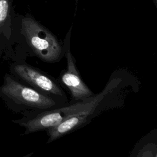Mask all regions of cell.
<instances>
[{
	"label": "cell",
	"mask_w": 157,
	"mask_h": 157,
	"mask_svg": "<svg viewBox=\"0 0 157 157\" xmlns=\"http://www.w3.org/2000/svg\"><path fill=\"white\" fill-rule=\"evenodd\" d=\"M20 32L33 53L47 63L59 61L64 56L63 43L29 15L21 20Z\"/></svg>",
	"instance_id": "cell-1"
},
{
	"label": "cell",
	"mask_w": 157,
	"mask_h": 157,
	"mask_svg": "<svg viewBox=\"0 0 157 157\" xmlns=\"http://www.w3.org/2000/svg\"><path fill=\"white\" fill-rule=\"evenodd\" d=\"M121 78H111L104 90L99 94L94 96L93 99L88 106L79 112L71 115L57 126L47 129L48 136L47 143L54 141L75 130L86 125L100 111L104 110L107 105L108 101L114 96L115 91L121 83Z\"/></svg>",
	"instance_id": "cell-2"
},
{
	"label": "cell",
	"mask_w": 157,
	"mask_h": 157,
	"mask_svg": "<svg viewBox=\"0 0 157 157\" xmlns=\"http://www.w3.org/2000/svg\"><path fill=\"white\" fill-rule=\"evenodd\" d=\"M1 92L14 102L31 108L45 110L55 108L56 102L51 96L17 82L6 75Z\"/></svg>",
	"instance_id": "cell-3"
},
{
	"label": "cell",
	"mask_w": 157,
	"mask_h": 157,
	"mask_svg": "<svg viewBox=\"0 0 157 157\" xmlns=\"http://www.w3.org/2000/svg\"><path fill=\"white\" fill-rule=\"evenodd\" d=\"M94 96L83 101H75L67 106L42 110L31 118L23 121L21 124L26 128V134L47 130L55 127L71 115L90 104Z\"/></svg>",
	"instance_id": "cell-4"
},
{
	"label": "cell",
	"mask_w": 157,
	"mask_h": 157,
	"mask_svg": "<svg viewBox=\"0 0 157 157\" xmlns=\"http://www.w3.org/2000/svg\"><path fill=\"white\" fill-rule=\"evenodd\" d=\"M72 28V26H71L64 39L63 46L67 66L66 69L61 75V80L70 91L72 98L75 101H80L91 98L94 94L82 79L76 66L75 59L71 52L70 40Z\"/></svg>",
	"instance_id": "cell-5"
},
{
	"label": "cell",
	"mask_w": 157,
	"mask_h": 157,
	"mask_svg": "<svg viewBox=\"0 0 157 157\" xmlns=\"http://www.w3.org/2000/svg\"><path fill=\"white\" fill-rule=\"evenodd\" d=\"M13 69L18 76L37 91L51 97H66L58 82L45 72L26 64H15Z\"/></svg>",
	"instance_id": "cell-6"
},
{
	"label": "cell",
	"mask_w": 157,
	"mask_h": 157,
	"mask_svg": "<svg viewBox=\"0 0 157 157\" xmlns=\"http://www.w3.org/2000/svg\"><path fill=\"white\" fill-rule=\"evenodd\" d=\"M9 13V0H0V25L7 20Z\"/></svg>",
	"instance_id": "cell-7"
},
{
	"label": "cell",
	"mask_w": 157,
	"mask_h": 157,
	"mask_svg": "<svg viewBox=\"0 0 157 157\" xmlns=\"http://www.w3.org/2000/svg\"><path fill=\"white\" fill-rule=\"evenodd\" d=\"M137 157H156V153H155V155H153L152 150L143 149L142 151L139 152Z\"/></svg>",
	"instance_id": "cell-8"
},
{
	"label": "cell",
	"mask_w": 157,
	"mask_h": 157,
	"mask_svg": "<svg viewBox=\"0 0 157 157\" xmlns=\"http://www.w3.org/2000/svg\"><path fill=\"white\" fill-rule=\"evenodd\" d=\"M153 1H154L155 4V5H156V0H153Z\"/></svg>",
	"instance_id": "cell-9"
},
{
	"label": "cell",
	"mask_w": 157,
	"mask_h": 157,
	"mask_svg": "<svg viewBox=\"0 0 157 157\" xmlns=\"http://www.w3.org/2000/svg\"><path fill=\"white\" fill-rule=\"evenodd\" d=\"M78 0H75V2H76V6L77 5V3H78Z\"/></svg>",
	"instance_id": "cell-10"
}]
</instances>
